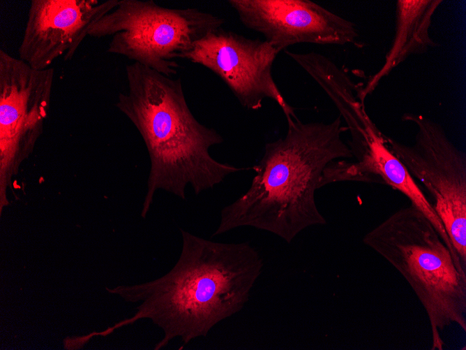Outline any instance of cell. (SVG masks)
<instances>
[{
	"mask_svg": "<svg viewBox=\"0 0 466 350\" xmlns=\"http://www.w3.org/2000/svg\"><path fill=\"white\" fill-rule=\"evenodd\" d=\"M182 247L172 268L147 282L106 290L127 302H141L136 313L98 335L149 319L163 332L155 350L175 338L183 345L206 337L220 322L239 312L261 276L264 260L248 242H213L180 229Z\"/></svg>",
	"mask_w": 466,
	"mask_h": 350,
	"instance_id": "obj_1",
	"label": "cell"
},
{
	"mask_svg": "<svg viewBox=\"0 0 466 350\" xmlns=\"http://www.w3.org/2000/svg\"><path fill=\"white\" fill-rule=\"evenodd\" d=\"M287 121L286 136L266 144L263 156L252 167L256 174L250 187L222 209L212 236L249 226L290 243L303 230L326 224L315 193L329 163L354 157L342 138L345 128L340 117L329 123Z\"/></svg>",
	"mask_w": 466,
	"mask_h": 350,
	"instance_id": "obj_2",
	"label": "cell"
},
{
	"mask_svg": "<svg viewBox=\"0 0 466 350\" xmlns=\"http://www.w3.org/2000/svg\"><path fill=\"white\" fill-rule=\"evenodd\" d=\"M128 92L116 103L140 133L148 151L150 171L141 212L145 218L156 191L186 199L190 184L196 195L249 168L220 163L209 148L223 143L214 129L191 112L180 78L173 79L137 62L126 66Z\"/></svg>",
	"mask_w": 466,
	"mask_h": 350,
	"instance_id": "obj_3",
	"label": "cell"
},
{
	"mask_svg": "<svg viewBox=\"0 0 466 350\" xmlns=\"http://www.w3.org/2000/svg\"><path fill=\"white\" fill-rule=\"evenodd\" d=\"M363 242L409 284L428 316L431 350H443L441 332L456 323L466 331V274L437 230L415 206L402 207L365 234Z\"/></svg>",
	"mask_w": 466,
	"mask_h": 350,
	"instance_id": "obj_4",
	"label": "cell"
},
{
	"mask_svg": "<svg viewBox=\"0 0 466 350\" xmlns=\"http://www.w3.org/2000/svg\"><path fill=\"white\" fill-rule=\"evenodd\" d=\"M224 19L195 8H169L152 0H119L90 27L88 36L111 38L107 51L165 75L177 73L193 43L221 28Z\"/></svg>",
	"mask_w": 466,
	"mask_h": 350,
	"instance_id": "obj_5",
	"label": "cell"
},
{
	"mask_svg": "<svg viewBox=\"0 0 466 350\" xmlns=\"http://www.w3.org/2000/svg\"><path fill=\"white\" fill-rule=\"evenodd\" d=\"M402 120L416 126L414 143L404 144L386 136V142L411 176L431 196V205L466 270L465 153L433 119L406 112Z\"/></svg>",
	"mask_w": 466,
	"mask_h": 350,
	"instance_id": "obj_6",
	"label": "cell"
},
{
	"mask_svg": "<svg viewBox=\"0 0 466 350\" xmlns=\"http://www.w3.org/2000/svg\"><path fill=\"white\" fill-rule=\"evenodd\" d=\"M54 69L37 70L0 50V210L20 166L33 152L48 115Z\"/></svg>",
	"mask_w": 466,
	"mask_h": 350,
	"instance_id": "obj_7",
	"label": "cell"
},
{
	"mask_svg": "<svg viewBox=\"0 0 466 350\" xmlns=\"http://www.w3.org/2000/svg\"><path fill=\"white\" fill-rule=\"evenodd\" d=\"M279 52L265 40L219 28L195 42L183 59L216 74L245 108L259 110L264 99H270L289 119L296 118L294 108L285 101L272 75Z\"/></svg>",
	"mask_w": 466,
	"mask_h": 350,
	"instance_id": "obj_8",
	"label": "cell"
},
{
	"mask_svg": "<svg viewBox=\"0 0 466 350\" xmlns=\"http://www.w3.org/2000/svg\"><path fill=\"white\" fill-rule=\"evenodd\" d=\"M241 23L279 52L297 43H355L356 24L309 0H229Z\"/></svg>",
	"mask_w": 466,
	"mask_h": 350,
	"instance_id": "obj_9",
	"label": "cell"
},
{
	"mask_svg": "<svg viewBox=\"0 0 466 350\" xmlns=\"http://www.w3.org/2000/svg\"><path fill=\"white\" fill-rule=\"evenodd\" d=\"M119 0H32L19 46L21 60L37 70L73 58L93 24Z\"/></svg>",
	"mask_w": 466,
	"mask_h": 350,
	"instance_id": "obj_10",
	"label": "cell"
},
{
	"mask_svg": "<svg viewBox=\"0 0 466 350\" xmlns=\"http://www.w3.org/2000/svg\"><path fill=\"white\" fill-rule=\"evenodd\" d=\"M442 0H398L396 3V30L383 65L359 91L360 99L377 88L380 81L409 57L426 52L436 47L430 28L433 17Z\"/></svg>",
	"mask_w": 466,
	"mask_h": 350,
	"instance_id": "obj_11",
	"label": "cell"
}]
</instances>
